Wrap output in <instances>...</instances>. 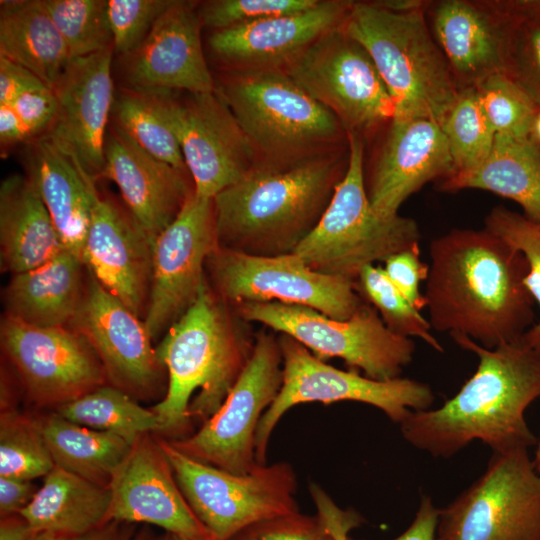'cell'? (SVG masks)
Segmentation results:
<instances>
[{"label": "cell", "instance_id": "cell-1", "mask_svg": "<svg viewBox=\"0 0 540 540\" xmlns=\"http://www.w3.org/2000/svg\"><path fill=\"white\" fill-rule=\"evenodd\" d=\"M425 286L432 329L492 349L520 340L535 323L527 262L486 228H454L429 244Z\"/></svg>", "mask_w": 540, "mask_h": 540}, {"label": "cell", "instance_id": "cell-2", "mask_svg": "<svg viewBox=\"0 0 540 540\" xmlns=\"http://www.w3.org/2000/svg\"><path fill=\"white\" fill-rule=\"evenodd\" d=\"M454 342L478 365L459 391L439 408L412 411L400 424L403 438L434 457L449 458L475 440L492 452L537 443L525 410L540 397V353L521 339L488 349L463 334Z\"/></svg>", "mask_w": 540, "mask_h": 540}, {"label": "cell", "instance_id": "cell-3", "mask_svg": "<svg viewBox=\"0 0 540 540\" xmlns=\"http://www.w3.org/2000/svg\"><path fill=\"white\" fill-rule=\"evenodd\" d=\"M349 144L285 167L256 166L213 198L217 246L253 256L294 253L327 209Z\"/></svg>", "mask_w": 540, "mask_h": 540}, {"label": "cell", "instance_id": "cell-4", "mask_svg": "<svg viewBox=\"0 0 540 540\" xmlns=\"http://www.w3.org/2000/svg\"><path fill=\"white\" fill-rule=\"evenodd\" d=\"M245 323L206 279L156 347L168 378L163 399L151 408L160 433L182 436L193 419L204 423L222 406L253 352Z\"/></svg>", "mask_w": 540, "mask_h": 540}, {"label": "cell", "instance_id": "cell-5", "mask_svg": "<svg viewBox=\"0 0 540 540\" xmlns=\"http://www.w3.org/2000/svg\"><path fill=\"white\" fill-rule=\"evenodd\" d=\"M215 92L251 142L257 166L285 167L345 147L339 119L281 69L222 71Z\"/></svg>", "mask_w": 540, "mask_h": 540}, {"label": "cell", "instance_id": "cell-6", "mask_svg": "<svg viewBox=\"0 0 540 540\" xmlns=\"http://www.w3.org/2000/svg\"><path fill=\"white\" fill-rule=\"evenodd\" d=\"M425 12L395 13L372 1H353L341 27L371 56L396 102L394 118L440 125L459 89Z\"/></svg>", "mask_w": 540, "mask_h": 540}, {"label": "cell", "instance_id": "cell-7", "mask_svg": "<svg viewBox=\"0 0 540 540\" xmlns=\"http://www.w3.org/2000/svg\"><path fill=\"white\" fill-rule=\"evenodd\" d=\"M348 138L346 174L319 223L294 253L315 271L356 281L366 266L419 245L421 233L412 218L375 212L364 183L365 140L352 133Z\"/></svg>", "mask_w": 540, "mask_h": 540}, {"label": "cell", "instance_id": "cell-8", "mask_svg": "<svg viewBox=\"0 0 540 540\" xmlns=\"http://www.w3.org/2000/svg\"><path fill=\"white\" fill-rule=\"evenodd\" d=\"M175 479L212 540H230L259 523L299 512L297 478L287 462L238 475L192 459L159 439Z\"/></svg>", "mask_w": 540, "mask_h": 540}, {"label": "cell", "instance_id": "cell-9", "mask_svg": "<svg viewBox=\"0 0 540 540\" xmlns=\"http://www.w3.org/2000/svg\"><path fill=\"white\" fill-rule=\"evenodd\" d=\"M233 307L247 323L257 322L287 334L317 358H340L355 371L379 381L401 377L416 349L412 338L391 331L368 302L346 320L279 302H244Z\"/></svg>", "mask_w": 540, "mask_h": 540}, {"label": "cell", "instance_id": "cell-10", "mask_svg": "<svg viewBox=\"0 0 540 540\" xmlns=\"http://www.w3.org/2000/svg\"><path fill=\"white\" fill-rule=\"evenodd\" d=\"M283 382L273 403L262 415L255 434V455L265 465L269 440L281 417L306 402L355 401L372 405L394 423L401 424L412 411L430 409L435 396L418 380L398 377L379 381L357 371L337 369L317 358L291 336L280 333Z\"/></svg>", "mask_w": 540, "mask_h": 540}, {"label": "cell", "instance_id": "cell-11", "mask_svg": "<svg viewBox=\"0 0 540 540\" xmlns=\"http://www.w3.org/2000/svg\"><path fill=\"white\" fill-rule=\"evenodd\" d=\"M283 71L348 133L364 140L396 115V102L371 56L342 27L322 35Z\"/></svg>", "mask_w": 540, "mask_h": 540}, {"label": "cell", "instance_id": "cell-12", "mask_svg": "<svg viewBox=\"0 0 540 540\" xmlns=\"http://www.w3.org/2000/svg\"><path fill=\"white\" fill-rule=\"evenodd\" d=\"M436 540H540V474L528 449L492 452L482 475L439 509Z\"/></svg>", "mask_w": 540, "mask_h": 540}, {"label": "cell", "instance_id": "cell-13", "mask_svg": "<svg viewBox=\"0 0 540 540\" xmlns=\"http://www.w3.org/2000/svg\"><path fill=\"white\" fill-rule=\"evenodd\" d=\"M206 276L214 291L232 306L279 302L346 320L366 302L355 280L315 271L296 253L253 256L217 246L207 259Z\"/></svg>", "mask_w": 540, "mask_h": 540}, {"label": "cell", "instance_id": "cell-14", "mask_svg": "<svg viewBox=\"0 0 540 540\" xmlns=\"http://www.w3.org/2000/svg\"><path fill=\"white\" fill-rule=\"evenodd\" d=\"M254 337L251 357L222 406L196 433L170 440L192 459L238 475L261 465L255 455L256 430L283 382L278 337L265 330Z\"/></svg>", "mask_w": 540, "mask_h": 540}, {"label": "cell", "instance_id": "cell-15", "mask_svg": "<svg viewBox=\"0 0 540 540\" xmlns=\"http://www.w3.org/2000/svg\"><path fill=\"white\" fill-rule=\"evenodd\" d=\"M2 350L29 399L58 408L105 385V370L90 344L70 327H36L5 315Z\"/></svg>", "mask_w": 540, "mask_h": 540}, {"label": "cell", "instance_id": "cell-16", "mask_svg": "<svg viewBox=\"0 0 540 540\" xmlns=\"http://www.w3.org/2000/svg\"><path fill=\"white\" fill-rule=\"evenodd\" d=\"M217 247L213 199L189 195L175 220L152 244V273L145 326L152 339L192 305L207 279L206 262Z\"/></svg>", "mask_w": 540, "mask_h": 540}, {"label": "cell", "instance_id": "cell-17", "mask_svg": "<svg viewBox=\"0 0 540 540\" xmlns=\"http://www.w3.org/2000/svg\"><path fill=\"white\" fill-rule=\"evenodd\" d=\"M164 99L198 196L213 199L258 165L247 135L215 91L182 100L164 91Z\"/></svg>", "mask_w": 540, "mask_h": 540}, {"label": "cell", "instance_id": "cell-18", "mask_svg": "<svg viewBox=\"0 0 540 540\" xmlns=\"http://www.w3.org/2000/svg\"><path fill=\"white\" fill-rule=\"evenodd\" d=\"M69 327L93 348L110 385L133 398H148L158 389L165 368L144 321L88 271L81 304Z\"/></svg>", "mask_w": 540, "mask_h": 540}, {"label": "cell", "instance_id": "cell-19", "mask_svg": "<svg viewBox=\"0 0 540 540\" xmlns=\"http://www.w3.org/2000/svg\"><path fill=\"white\" fill-rule=\"evenodd\" d=\"M114 47L70 61L52 89L57 114L46 133L97 182L105 165V143L114 103Z\"/></svg>", "mask_w": 540, "mask_h": 540}, {"label": "cell", "instance_id": "cell-20", "mask_svg": "<svg viewBox=\"0 0 540 540\" xmlns=\"http://www.w3.org/2000/svg\"><path fill=\"white\" fill-rule=\"evenodd\" d=\"M107 521L148 523L186 540H212L175 479L159 439L138 437L114 471Z\"/></svg>", "mask_w": 540, "mask_h": 540}, {"label": "cell", "instance_id": "cell-21", "mask_svg": "<svg viewBox=\"0 0 540 540\" xmlns=\"http://www.w3.org/2000/svg\"><path fill=\"white\" fill-rule=\"evenodd\" d=\"M453 171L439 123L427 118H393L368 171L364 168L365 189L375 212L393 217L424 185L442 181Z\"/></svg>", "mask_w": 540, "mask_h": 540}, {"label": "cell", "instance_id": "cell-22", "mask_svg": "<svg viewBox=\"0 0 540 540\" xmlns=\"http://www.w3.org/2000/svg\"><path fill=\"white\" fill-rule=\"evenodd\" d=\"M425 15L459 90L505 71L515 22L505 0L430 1Z\"/></svg>", "mask_w": 540, "mask_h": 540}, {"label": "cell", "instance_id": "cell-23", "mask_svg": "<svg viewBox=\"0 0 540 540\" xmlns=\"http://www.w3.org/2000/svg\"><path fill=\"white\" fill-rule=\"evenodd\" d=\"M152 244L125 205L93 188L82 262L105 289L139 317L145 315L148 302Z\"/></svg>", "mask_w": 540, "mask_h": 540}, {"label": "cell", "instance_id": "cell-24", "mask_svg": "<svg viewBox=\"0 0 540 540\" xmlns=\"http://www.w3.org/2000/svg\"><path fill=\"white\" fill-rule=\"evenodd\" d=\"M202 27L197 2L174 0L144 41L122 57L124 86L192 94L215 91L202 47Z\"/></svg>", "mask_w": 540, "mask_h": 540}, {"label": "cell", "instance_id": "cell-25", "mask_svg": "<svg viewBox=\"0 0 540 540\" xmlns=\"http://www.w3.org/2000/svg\"><path fill=\"white\" fill-rule=\"evenodd\" d=\"M352 4L319 0L303 12L214 31L208 46L222 71L283 70L322 35L341 27Z\"/></svg>", "mask_w": 540, "mask_h": 540}, {"label": "cell", "instance_id": "cell-26", "mask_svg": "<svg viewBox=\"0 0 540 540\" xmlns=\"http://www.w3.org/2000/svg\"><path fill=\"white\" fill-rule=\"evenodd\" d=\"M100 179L118 186L125 206L152 241L175 220L195 190L188 171L153 157L112 121Z\"/></svg>", "mask_w": 540, "mask_h": 540}, {"label": "cell", "instance_id": "cell-27", "mask_svg": "<svg viewBox=\"0 0 540 540\" xmlns=\"http://www.w3.org/2000/svg\"><path fill=\"white\" fill-rule=\"evenodd\" d=\"M22 160L66 250L82 260L96 182L46 134L23 145Z\"/></svg>", "mask_w": 540, "mask_h": 540}, {"label": "cell", "instance_id": "cell-28", "mask_svg": "<svg viewBox=\"0 0 540 540\" xmlns=\"http://www.w3.org/2000/svg\"><path fill=\"white\" fill-rule=\"evenodd\" d=\"M66 251L38 191L26 175L12 174L0 186L1 269H34Z\"/></svg>", "mask_w": 540, "mask_h": 540}, {"label": "cell", "instance_id": "cell-29", "mask_svg": "<svg viewBox=\"0 0 540 540\" xmlns=\"http://www.w3.org/2000/svg\"><path fill=\"white\" fill-rule=\"evenodd\" d=\"M84 267L66 250L41 266L13 274L4 291L5 315L36 327H69L84 295Z\"/></svg>", "mask_w": 540, "mask_h": 540}, {"label": "cell", "instance_id": "cell-30", "mask_svg": "<svg viewBox=\"0 0 540 540\" xmlns=\"http://www.w3.org/2000/svg\"><path fill=\"white\" fill-rule=\"evenodd\" d=\"M439 189H480L513 200L540 222V145L532 138L496 134L487 159L476 169L440 181Z\"/></svg>", "mask_w": 540, "mask_h": 540}, {"label": "cell", "instance_id": "cell-31", "mask_svg": "<svg viewBox=\"0 0 540 540\" xmlns=\"http://www.w3.org/2000/svg\"><path fill=\"white\" fill-rule=\"evenodd\" d=\"M110 502L109 487L97 485L55 465L19 514L36 532L70 537L108 523Z\"/></svg>", "mask_w": 540, "mask_h": 540}, {"label": "cell", "instance_id": "cell-32", "mask_svg": "<svg viewBox=\"0 0 540 540\" xmlns=\"http://www.w3.org/2000/svg\"><path fill=\"white\" fill-rule=\"evenodd\" d=\"M0 3V56L28 69L52 90L72 58L43 0Z\"/></svg>", "mask_w": 540, "mask_h": 540}, {"label": "cell", "instance_id": "cell-33", "mask_svg": "<svg viewBox=\"0 0 540 540\" xmlns=\"http://www.w3.org/2000/svg\"><path fill=\"white\" fill-rule=\"evenodd\" d=\"M54 464L108 487L131 443L123 437L71 422L56 412L37 421Z\"/></svg>", "mask_w": 540, "mask_h": 540}, {"label": "cell", "instance_id": "cell-34", "mask_svg": "<svg viewBox=\"0 0 540 540\" xmlns=\"http://www.w3.org/2000/svg\"><path fill=\"white\" fill-rule=\"evenodd\" d=\"M111 121L153 157L188 171L170 122L164 90L121 87L114 96Z\"/></svg>", "mask_w": 540, "mask_h": 540}, {"label": "cell", "instance_id": "cell-35", "mask_svg": "<svg viewBox=\"0 0 540 540\" xmlns=\"http://www.w3.org/2000/svg\"><path fill=\"white\" fill-rule=\"evenodd\" d=\"M56 413L79 425L117 434L129 443L150 432L160 431L158 416L139 405L126 392L103 385L56 408Z\"/></svg>", "mask_w": 540, "mask_h": 540}, {"label": "cell", "instance_id": "cell-36", "mask_svg": "<svg viewBox=\"0 0 540 540\" xmlns=\"http://www.w3.org/2000/svg\"><path fill=\"white\" fill-rule=\"evenodd\" d=\"M440 126L453 160L452 175L476 169L489 156L496 132L478 102L474 87L459 90Z\"/></svg>", "mask_w": 540, "mask_h": 540}, {"label": "cell", "instance_id": "cell-37", "mask_svg": "<svg viewBox=\"0 0 540 540\" xmlns=\"http://www.w3.org/2000/svg\"><path fill=\"white\" fill-rule=\"evenodd\" d=\"M55 466L39 424L8 409L0 417V476L32 481Z\"/></svg>", "mask_w": 540, "mask_h": 540}, {"label": "cell", "instance_id": "cell-38", "mask_svg": "<svg viewBox=\"0 0 540 540\" xmlns=\"http://www.w3.org/2000/svg\"><path fill=\"white\" fill-rule=\"evenodd\" d=\"M359 294L379 313L385 325L394 333L419 338L438 352L443 347L431 333L432 327L389 279L384 269L366 266L356 279Z\"/></svg>", "mask_w": 540, "mask_h": 540}, {"label": "cell", "instance_id": "cell-39", "mask_svg": "<svg viewBox=\"0 0 540 540\" xmlns=\"http://www.w3.org/2000/svg\"><path fill=\"white\" fill-rule=\"evenodd\" d=\"M72 59L113 46L107 0H43Z\"/></svg>", "mask_w": 540, "mask_h": 540}, {"label": "cell", "instance_id": "cell-40", "mask_svg": "<svg viewBox=\"0 0 540 540\" xmlns=\"http://www.w3.org/2000/svg\"><path fill=\"white\" fill-rule=\"evenodd\" d=\"M474 89L496 134L531 138L532 124L540 106L507 74L490 75Z\"/></svg>", "mask_w": 540, "mask_h": 540}, {"label": "cell", "instance_id": "cell-41", "mask_svg": "<svg viewBox=\"0 0 540 540\" xmlns=\"http://www.w3.org/2000/svg\"><path fill=\"white\" fill-rule=\"evenodd\" d=\"M515 18L504 73L540 106V0H506Z\"/></svg>", "mask_w": 540, "mask_h": 540}, {"label": "cell", "instance_id": "cell-42", "mask_svg": "<svg viewBox=\"0 0 540 540\" xmlns=\"http://www.w3.org/2000/svg\"><path fill=\"white\" fill-rule=\"evenodd\" d=\"M484 228L522 253L528 265L525 284L540 307V222L496 206L487 214ZM521 340L540 353V320L525 332Z\"/></svg>", "mask_w": 540, "mask_h": 540}, {"label": "cell", "instance_id": "cell-43", "mask_svg": "<svg viewBox=\"0 0 540 540\" xmlns=\"http://www.w3.org/2000/svg\"><path fill=\"white\" fill-rule=\"evenodd\" d=\"M319 0H211L198 4L203 27L214 31L306 11Z\"/></svg>", "mask_w": 540, "mask_h": 540}, {"label": "cell", "instance_id": "cell-44", "mask_svg": "<svg viewBox=\"0 0 540 540\" xmlns=\"http://www.w3.org/2000/svg\"><path fill=\"white\" fill-rule=\"evenodd\" d=\"M174 0H107L114 54L133 52Z\"/></svg>", "mask_w": 540, "mask_h": 540}, {"label": "cell", "instance_id": "cell-45", "mask_svg": "<svg viewBox=\"0 0 540 540\" xmlns=\"http://www.w3.org/2000/svg\"><path fill=\"white\" fill-rule=\"evenodd\" d=\"M383 269L393 284L418 311L426 308L420 284L427 279L429 265L421 260L419 245L391 255L384 261Z\"/></svg>", "mask_w": 540, "mask_h": 540}, {"label": "cell", "instance_id": "cell-46", "mask_svg": "<svg viewBox=\"0 0 540 540\" xmlns=\"http://www.w3.org/2000/svg\"><path fill=\"white\" fill-rule=\"evenodd\" d=\"M9 105L23 124L29 141L46 134L57 114L56 96L47 86L29 90Z\"/></svg>", "mask_w": 540, "mask_h": 540}, {"label": "cell", "instance_id": "cell-47", "mask_svg": "<svg viewBox=\"0 0 540 540\" xmlns=\"http://www.w3.org/2000/svg\"><path fill=\"white\" fill-rule=\"evenodd\" d=\"M260 540H335L317 515L300 511L252 527Z\"/></svg>", "mask_w": 540, "mask_h": 540}, {"label": "cell", "instance_id": "cell-48", "mask_svg": "<svg viewBox=\"0 0 540 540\" xmlns=\"http://www.w3.org/2000/svg\"><path fill=\"white\" fill-rule=\"evenodd\" d=\"M43 86L31 71L0 56V104H9L21 94Z\"/></svg>", "mask_w": 540, "mask_h": 540}, {"label": "cell", "instance_id": "cell-49", "mask_svg": "<svg viewBox=\"0 0 540 540\" xmlns=\"http://www.w3.org/2000/svg\"><path fill=\"white\" fill-rule=\"evenodd\" d=\"M37 490L32 481L0 476L1 517L20 513Z\"/></svg>", "mask_w": 540, "mask_h": 540}, {"label": "cell", "instance_id": "cell-50", "mask_svg": "<svg viewBox=\"0 0 540 540\" xmlns=\"http://www.w3.org/2000/svg\"><path fill=\"white\" fill-rule=\"evenodd\" d=\"M439 509L430 495L422 494L410 526L393 540H436ZM348 540H354L348 538Z\"/></svg>", "mask_w": 540, "mask_h": 540}, {"label": "cell", "instance_id": "cell-51", "mask_svg": "<svg viewBox=\"0 0 540 540\" xmlns=\"http://www.w3.org/2000/svg\"><path fill=\"white\" fill-rule=\"evenodd\" d=\"M29 141L26 130L19 117L9 104H0V143L1 152L25 144Z\"/></svg>", "mask_w": 540, "mask_h": 540}, {"label": "cell", "instance_id": "cell-52", "mask_svg": "<svg viewBox=\"0 0 540 540\" xmlns=\"http://www.w3.org/2000/svg\"><path fill=\"white\" fill-rule=\"evenodd\" d=\"M36 533L38 532L19 513L1 517L0 540H29Z\"/></svg>", "mask_w": 540, "mask_h": 540}, {"label": "cell", "instance_id": "cell-53", "mask_svg": "<svg viewBox=\"0 0 540 540\" xmlns=\"http://www.w3.org/2000/svg\"><path fill=\"white\" fill-rule=\"evenodd\" d=\"M376 6L395 13H408L426 10L430 1L425 0H376L372 1Z\"/></svg>", "mask_w": 540, "mask_h": 540}, {"label": "cell", "instance_id": "cell-54", "mask_svg": "<svg viewBox=\"0 0 540 540\" xmlns=\"http://www.w3.org/2000/svg\"><path fill=\"white\" fill-rule=\"evenodd\" d=\"M62 540H118L117 522L110 521L85 534L64 537Z\"/></svg>", "mask_w": 540, "mask_h": 540}, {"label": "cell", "instance_id": "cell-55", "mask_svg": "<svg viewBox=\"0 0 540 540\" xmlns=\"http://www.w3.org/2000/svg\"><path fill=\"white\" fill-rule=\"evenodd\" d=\"M531 138L540 145V108L537 111L531 129Z\"/></svg>", "mask_w": 540, "mask_h": 540}, {"label": "cell", "instance_id": "cell-56", "mask_svg": "<svg viewBox=\"0 0 540 540\" xmlns=\"http://www.w3.org/2000/svg\"><path fill=\"white\" fill-rule=\"evenodd\" d=\"M230 540H260V539L258 538V536L255 533L254 529L251 527V528H248V529L240 532L239 534H237L236 536H234Z\"/></svg>", "mask_w": 540, "mask_h": 540}, {"label": "cell", "instance_id": "cell-57", "mask_svg": "<svg viewBox=\"0 0 540 540\" xmlns=\"http://www.w3.org/2000/svg\"><path fill=\"white\" fill-rule=\"evenodd\" d=\"M64 537L53 532H38L29 540H62Z\"/></svg>", "mask_w": 540, "mask_h": 540}, {"label": "cell", "instance_id": "cell-58", "mask_svg": "<svg viewBox=\"0 0 540 540\" xmlns=\"http://www.w3.org/2000/svg\"><path fill=\"white\" fill-rule=\"evenodd\" d=\"M533 464L536 471L540 474V440L537 443V449L535 451V457L533 459Z\"/></svg>", "mask_w": 540, "mask_h": 540}, {"label": "cell", "instance_id": "cell-59", "mask_svg": "<svg viewBox=\"0 0 540 540\" xmlns=\"http://www.w3.org/2000/svg\"><path fill=\"white\" fill-rule=\"evenodd\" d=\"M165 540H186L181 537H178L176 535L168 534V536L165 538Z\"/></svg>", "mask_w": 540, "mask_h": 540}, {"label": "cell", "instance_id": "cell-60", "mask_svg": "<svg viewBox=\"0 0 540 540\" xmlns=\"http://www.w3.org/2000/svg\"><path fill=\"white\" fill-rule=\"evenodd\" d=\"M131 540H144V539H142V538L138 537V538H135V539H131Z\"/></svg>", "mask_w": 540, "mask_h": 540}]
</instances>
